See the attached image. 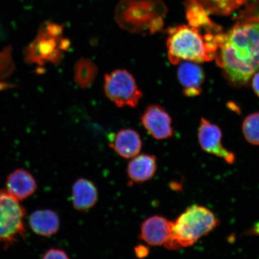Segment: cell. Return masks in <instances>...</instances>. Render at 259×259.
<instances>
[{
	"instance_id": "4",
	"label": "cell",
	"mask_w": 259,
	"mask_h": 259,
	"mask_svg": "<svg viewBox=\"0 0 259 259\" xmlns=\"http://www.w3.org/2000/svg\"><path fill=\"white\" fill-rule=\"evenodd\" d=\"M220 221L211 210L205 207L193 205L172 222L171 237L180 247L193 245L214 230Z\"/></svg>"
},
{
	"instance_id": "24",
	"label": "cell",
	"mask_w": 259,
	"mask_h": 259,
	"mask_svg": "<svg viewBox=\"0 0 259 259\" xmlns=\"http://www.w3.org/2000/svg\"><path fill=\"white\" fill-rule=\"evenodd\" d=\"M252 87L255 95L259 97V70L252 77Z\"/></svg>"
},
{
	"instance_id": "22",
	"label": "cell",
	"mask_w": 259,
	"mask_h": 259,
	"mask_svg": "<svg viewBox=\"0 0 259 259\" xmlns=\"http://www.w3.org/2000/svg\"><path fill=\"white\" fill-rule=\"evenodd\" d=\"M43 258H64L69 259L70 257L68 256L67 254L64 251L61 249L52 248L49 249L44 255Z\"/></svg>"
},
{
	"instance_id": "21",
	"label": "cell",
	"mask_w": 259,
	"mask_h": 259,
	"mask_svg": "<svg viewBox=\"0 0 259 259\" xmlns=\"http://www.w3.org/2000/svg\"><path fill=\"white\" fill-rule=\"evenodd\" d=\"M11 60L9 49L0 53V90H4L9 86L8 84L5 82L3 79L6 74L9 72L8 70L12 64Z\"/></svg>"
},
{
	"instance_id": "19",
	"label": "cell",
	"mask_w": 259,
	"mask_h": 259,
	"mask_svg": "<svg viewBox=\"0 0 259 259\" xmlns=\"http://www.w3.org/2000/svg\"><path fill=\"white\" fill-rule=\"evenodd\" d=\"M209 14L229 15L240 5L236 0H199Z\"/></svg>"
},
{
	"instance_id": "3",
	"label": "cell",
	"mask_w": 259,
	"mask_h": 259,
	"mask_svg": "<svg viewBox=\"0 0 259 259\" xmlns=\"http://www.w3.org/2000/svg\"><path fill=\"white\" fill-rule=\"evenodd\" d=\"M167 8L162 0H121L115 19L122 30L134 34H155L163 27Z\"/></svg>"
},
{
	"instance_id": "11",
	"label": "cell",
	"mask_w": 259,
	"mask_h": 259,
	"mask_svg": "<svg viewBox=\"0 0 259 259\" xmlns=\"http://www.w3.org/2000/svg\"><path fill=\"white\" fill-rule=\"evenodd\" d=\"M177 76L185 96L196 97L201 94L205 78L202 67L192 61H186L178 67Z\"/></svg>"
},
{
	"instance_id": "18",
	"label": "cell",
	"mask_w": 259,
	"mask_h": 259,
	"mask_svg": "<svg viewBox=\"0 0 259 259\" xmlns=\"http://www.w3.org/2000/svg\"><path fill=\"white\" fill-rule=\"evenodd\" d=\"M98 69L92 60L87 58H80L74 65V82L81 89L85 90L92 87L95 82Z\"/></svg>"
},
{
	"instance_id": "23",
	"label": "cell",
	"mask_w": 259,
	"mask_h": 259,
	"mask_svg": "<svg viewBox=\"0 0 259 259\" xmlns=\"http://www.w3.org/2000/svg\"><path fill=\"white\" fill-rule=\"evenodd\" d=\"M134 252L138 258H143L150 254V249L147 245L139 244L135 247Z\"/></svg>"
},
{
	"instance_id": "14",
	"label": "cell",
	"mask_w": 259,
	"mask_h": 259,
	"mask_svg": "<svg viewBox=\"0 0 259 259\" xmlns=\"http://www.w3.org/2000/svg\"><path fill=\"white\" fill-rule=\"evenodd\" d=\"M6 186L8 192L19 201L32 195L37 189L34 178L23 169H16L9 174Z\"/></svg>"
},
{
	"instance_id": "9",
	"label": "cell",
	"mask_w": 259,
	"mask_h": 259,
	"mask_svg": "<svg viewBox=\"0 0 259 259\" xmlns=\"http://www.w3.org/2000/svg\"><path fill=\"white\" fill-rule=\"evenodd\" d=\"M222 139V131L218 126L208 119L202 118L198 131V141L202 150L207 153L223 158L229 164L234 163L235 155L223 147Z\"/></svg>"
},
{
	"instance_id": "7",
	"label": "cell",
	"mask_w": 259,
	"mask_h": 259,
	"mask_svg": "<svg viewBox=\"0 0 259 259\" xmlns=\"http://www.w3.org/2000/svg\"><path fill=\"white\" fill-rule=\"evenodd\" d=\"M104 91L106 97L118 108H135L143 96L134 76L124 69L105 74Z\"/></svg>"
},
{
	"instance_id": "8",
	"label": "cell",
	"mask_w": 259,
	"mask_h": 259,
	"mask_svg": "<svg viewBox=\"0 0 259 259\" xmlns=\"http://www.w3.org/2000/svg\"><path fill=\"white\" fill-rule=\"evenodd\" d=\"M172 222L163 217L152 216L142 223L139 238L150 246H164L168 250H174L176 242L171 237Z\"/></svg>"
},
{
	"instance_id": "1",
	"label": "cell",
	"mask_w": 259,
	"mask_h": 259,
	"mask_svg": "<svg viewBox=\"0 0 259 259\" xmlns=\"http://www.w3.org/2000/svg\"><path fill=\"white\" fill-rule=\"evenodd\" d=\"M215 59L233 87L247 84L259 70V14L253 4L231 30L220 34Z\"/></svg>"
},
{
	"instance_id": "20",
	"label": "cell",
	"mask_w": 259,
	"mask_h": 259,
	"mask_svg": "<svg viewBox=\"0 0 259 259\" xmlns=\"http://www.w3.org/2000/svg\"><path fill=\"white\" fill-rule=\"evenodd\" d=\"M242 132L249 143L259 145V112L249 115L242 123Z\"/></svg>"
},
{
	"instance_id": "2",
	"label": "cell",
	"mask_w": 259,
	"mask_h": 259,
	"mask_svg": "<svg viewBox=\"0 0 259 259\" xmlns=\"http://www.w3.org/2000/svg\"><path fill=\"white\" fill-rule=\"evenodd\" d=\"M222 32L202 34L200 29L189 25L169 28L166 42L168 59L173 64L181 61L194 63L212 61L215 59Z\"/></svg>"
},
{
	"instance_id": "15",
	"label": "cell",
	"mask_w": 259,
	"mask_h": 259,
	"mask_svg": "<svg viewBox=\"0 0 259 259\" xmlns=\"http://www.w3.org/2000/svg\"><path fill=\"white\" fill-rule=\"evenodd\" d=\"M111 147L122 158L131 159L142 150V141L138 133L132 128H124L116 135Z\"/></svg>"
},
{
	"instance_id": "6",
	"label": "cell",
	"mask_w": 259,
	"mask_h": 259,
	"mask_svg": "<svg viewBox=\"0 0 259 259\" xmlns=\"http://www.w3.org/2000/svg\"><path fill=\"white\" fill-rule=\"evenodd\" d=\"M25 209L7 190H0V242L13 244L24 238Z\"/></svg>"
},
{
	"instance_id": "17",
	"label": "cell",
	"mask_w": 259,
	"mask_h": 259,
	"mask_svg": "<svg viewBox=\"0 0 259 259\" xmlns=\"http://www.w3.org/2000/svg\"><path fill=\"white\" fill-rule=\"evenodd\" d=\"M186 16L189 25L206 32H222L221 27L213 23L199 0H187L186 3Z\"/></svg>"
},
{
	"instance_id": "5",
	"label": "cell",
	"mask_w": 259,
	"mask_h": 259,
	"mask_svg": "<svg viewBox=\"0 0 259 259\" xmlns=\"http://www.w3.org/2000/svg\"><path fill=\"white\" fill-rule=\"evenodd\" d=\"M63 25L47 22L42 25L37 37L28 49V61L40 65L60 64L64 52L71 45L68 38L63 37Z\"/></svg>"
},
{
	"instance_id": "25",
	"label": "cell",
	"mask_w": 259,
	"mask_h": 259,
	"mask_svg": "<svg viewBox=\"0 0 259 259\" xmlns=\"http://www.w3.org/2000/svg\"><path fill=\"white\" fill-rule=\"evenodd\" d=\"M236 1H237L239 5L241 6L243 4H244L245 2L247 1V0H236Z\"/></svg>"
},
{
	"instance_id": "12",
	"label": "cell",
	"mask_w": 259,
	"mask_h": 259,
	"mask_svg": "<svg viewBox=\"0 0 259 259\" xmlns=\"http://www.w3.org/2000/svg\"><path fill=\"white\" fill-rule=\"evenodd\" d=\"M157 169V158L155 155L139 154L130 160L127 173L132 182L141 184L151 180Z\"/></svg>"
},
{
	"instance_id": "16",
	"label": "cell",
	"mask_w": 259,
	"mask_h": 259,
	"mask_svg": "<svg viewBox=\"0 0 259 259\" xmlns=\"http://www.w3.org/2000/svg\"><path fill=\"white\" fill-rule=\"evenodd\" d=\"M29 225L35 234L50 237L56 235L60 228V220L53 210L40 209L32 212Z\"/></svg>"
},
{
	"instance_id": "13",
	"label": "cell",
	"mask_w": 259,
	"mask_h": 259,
	"mask_svg": "<svg viewBox=\"0 0 259 259\" xmlns=\"http://www.w3.org/2000/svg\"><path fill=\"white\" fill-rule=\"evenodd\" d=\"M98 190L92 181L80 178L72 187V204L74 209L85 212L92 209L98 200Z\"/></svg>"
},
{
	"instance_id": "10",
	"label": "cell",
	"mask_w": 259,
	"mask_h": 259,
	"mask_svg": "<svg viewBox=\"0 0 259 259\" xmlns=\"http://www.w3.org/2000/svg\"><path fill=\"white\" fill-rule=\"evenodd\" d=\"M141 119L146 131L157 140H163L173 137L171 118L161 106H148L142 113Z\"/></svg>"
}]
</instances>
